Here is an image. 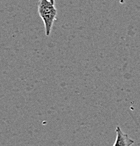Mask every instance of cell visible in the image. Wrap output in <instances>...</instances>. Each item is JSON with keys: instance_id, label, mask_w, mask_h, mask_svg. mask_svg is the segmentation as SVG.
<instances>
[{"instance_id": "cell-1", "label": "cell", "mask_w": 140, "mask_h": 146, "mask_svg": "<svg viewBox=\"0 0 140 146\" xmlns=\"http://www.w3.org/2000/svg\"><path fill=\"white\" fill-rule=\"evenodd\" d=\"M37 11L45 25V35L49 36L57 16L55 4L50 2L49 0H39Z\"/></svg>"}, {"instance_id": "cell-2", "label": "cell", "mask_w": 140, "mask_h": 146, "mask_svg": "<svg viewBox=\"0 0 140 146\" xmlns=\"http://www.w3.org/2000/svg\"><path fill=\"white\" fill-rule=\"evenodd\" d=\"M115 133H116V138L113 146H131L135 143L133 139L130 138L127 133H124L122 131L121 128L119 126L116 127Z\"/></svg>"}, {"instance_id": "cell-3", "label": "cell", "mask_w": 140, "mask_h": 146, "mask_svg": "<svg viewBox=\"0 0 140 146\" xmlns=\"http://www.w3.org/2000/svg\"><path fill=\"white\" fill-rule=\"evenodd\" d=\"M50 2L52 3L53 4H55V0H49Z\"/></svg>"}]
</instances>
